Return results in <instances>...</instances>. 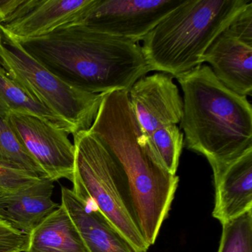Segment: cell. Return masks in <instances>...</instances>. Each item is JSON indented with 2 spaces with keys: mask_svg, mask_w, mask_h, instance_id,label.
Listing matches in <instances>:
<instances>
[{
  "mask_svg": "<svg viewBox=\"0 0 252 252\" xmlns=\"http://www.w3.org/2000/svg\"><path fill=\"white\" fill-rule=\"evenodd\" d=\"M61 205L68 214L88 252H135L125 237L91 200L62 187Z\"/></svg>",
  "mask_w": 252,
  "mask_h": 252,
  "instance_id": "4fadbf2b",
  "label": "cell"
},
{
  "mask_svg": "<svg viewBox=\"0 0 252 252\" xmlns=\"http://www.w3.org/2000/svg\"><path fill=\"white\" fill-rule=\"evenodd\" d=\"M0 166L45 177L20 142L8 120L2 117H0Z\"/></svg>",
  "mask_w": 252,
  "mask_h": 252,
  "instance_id": "ac0fdd59",
  "label": "cell"
},
{
  "mask_svg": "<svg viewBox=\"0 0 252 252\" xmlns=\"http://www.w3.org/2000/svg\"><path fill=\"white\" fill-rule=\"evenodd\" d=\"M0 64L32 96L64 120L73 135L89 130L106 94L86 92L62 80L1 30Z\"/></svg>",
  "mask_w": 252,
  "mask_h": 252,
  "instance_id": "8992f818",
  "label": "cell"
},
{
  "mask_svg": "<svg viewBox=\"0 0 252 252\" xmlns=\"http://www.w3.org/2000/svg\"><path fill=\"white\" fill-rule=\"evenodd\" d=\"M202 63L210 64L217 79L243 96L252 95V36L237 33L228 25L214 40Z\"/></svg>",
  "mask_w": 252,
  "mask_h": 252,
  "instance_id": "30bf717a",
  "label": "cell"
},
{
  "mask_svg": "<svg viewBox=\"0 0 252 252\" xmlns=\"http://www.w3.org/2000/svg\"><path fill=\"white\" fill-rule=\"evenodd\" d=\"M173 76L158 73L144 76L128 91V98L143 139L156 129L180 124L184 114V101Z\"/></svg>",
  "mask_w": 252,
  "mask_h": 252,
  "instance_id": "9c48e42d",
  "label": "cell"
},
{
  "mask_svg": "<svg viewBox=\"0 0 252 252\" xmlns=\"http://www.w3.org/2000/svg\"><path fill=\"white\" fill-rule=\"evenodd\" d=\"M218 252H252V210L222 224Z\"/></svg>",
  "mask_w": 252,
  "mask_h": 252,
  "instance_id": "d6986e66",
  "label": "cell"
},
{
  "mask_svg": "<svg viewBox=\"0 0 252 252\" xmlns=\"http://www.w3.org/2000/svg\"><path fill=\"white\" fill-rule=\"evenodd\" d=\"M41 177L26 171L0 166V190L12 193L36 184Z\"/></svg>",
  "mask_w": 252,
  "mask_h": 252,
  "instance_id": "ffe728a7",
  "label": "cell"
},
{
  "mask_svg": "<svg viewBox=\"0 0 252 252\" xmlns=\"http://www.w3.org/2000/svg\"><path fill=\"white\" fill-rule=\"evenodd\" d=\"M25 252H88L64 208L60 206L30 234Z\"/></svg>",
  "mask_w": 252,
  "mask_h": 252,
  "instance_id": "9a60e30c",
  "label": "cell"
},
{
  "mask_svg": "<svg viewBox=\"0 0 252 252\" xmlns=\"http://www.w3.org/2000/svg\"><path fill=\"white\" fill-rule=\"evenodd\" d=\"M2 193H3V192H2V191H1V190H0V195H1V194H2Z\"/></svg>",
  "mask_w": 252,
  "mask_h": 252,
  "instance_id": "603a6c76",
  "label": "cell"
},
{
  "mask_svg": "<svg viewBox=\"0 0 252 252\" xmlns=\"http://www.w3.org/2000/svg\"><path fill=\"white\" fill-rule=\"evenodd\" d=\"M89 131L120 166L140 229L149 246H153L169 215L179 178L161 164L143 139L127 91L104 95Z\"/></svg>",
  "mask_w": 252,
  "mask_h": 252,
  "instance_id": "7a4b0ae2",
  "label": "cell"
},
{
  "mask_svg": "<svg viewBox=\"0 0 252 252\" xmlns=\"http://www.w3.org/2000/svg\"><path fill=\"white\" fill-rule=\"evenodd\" d=\"M184 97V146L204 156L212 170L252 148V107L224 86L208 65L175 76Z\"/></svg>",
  "mask_w": 252,
  "mask_h": 252,
  "instance_id": "3957f363",
  "label": "cell"
},
{
  "mask_svg": "<svg viewBox=\"0 0 252 252\" xmlns=\"http://www.w3.org/2000/svg\"><path fill=\"white\" fill-rule=\"evenodd\" d=\"M215 206L212 216L221 224L252 210V148L213 169Z\"/></svg>",
  "mask_w": 252,
  "mask_h": 252,
  "instance_id": "7c38bea8",
  "label": "cell"
},
{
  "mask_svg": "<svg viewBox=\"0 0 252 252\" xmlns=\"http://www.w3.org/2000/svg\"><path fill=\"white\" fill-rule=\"evenodd\" d=\"M158 160L172 175H176L184 146V135L178 125H168L156 129L146 139Z\"/></svg>",
  "mask_w": 252,
  "mask_h": 252,
  "instance_id": "e0dca14e",
  "label": "cell"
},
{
  "mask_svg": "<svg viewBox=\"0 0 252 252\" xmlns=\"http://www.w3.org/2000/svg\"><path fill=\"white\" fill-rule=\"evenodd\" d=\"M249 0H184L143 39L150 71L175 77L203 64L208 48Z\"/></svg>",
  "mask_w": 252,
  "mask_h": 252,
  "instance_id": "277c9868",
  "label": "cell"
},
{
  "mask_svg": "<svg viewBox=\"0 0 252 252\" xmlns=\"http://www.w3.org/2000/svg\"><path fill=\"white\" fill-rule=\"evenodd\" d=\"M11 114L35 116L73 134L64 120L32 96L0 64V117L7 119Z\"/></svg>",
  "mask_w": 252,
  "mask_h": 252,
  "instance_id": "2e32d148",
  "label": "cell"
},
{
  "mask_svg": "<svg viewBox=\"0 0 252 252\" xmlns=\"http://www.w3.org/2000/svg\"><path fill=\"white\" fill-rule=\"evenodd\" d=\"M31 3L32 0H0V25L18 18Z\"/></svg>",
  "mask_w": 252,
  "mask_h": 252,
  "instance_id": "7402d4cb",
  "label": "cell"
},
{
  "mask_svg": "<svg viewBox=\"0 0 252 252\" xmlns=\"http://www.w3.org/2000/svg\"><path fill=\"white\" fill-rule=\"evenodd\" d=\"M29 244V234L0 220V252H25Z\"/></svg>",
  "mask_w": 252,
  "mask_h": 252,
  "instance_id": "44dd1931",
  "label": "cell"
},
{
  "mask_svg": "<svg viewBox=\"0 0 252 252\" xmlns=\"http://www.w3.org/2000/svg\"><path fill=\"white\" fill-rule=\"evenodd\" d=\"M184 1L97 0L79 23L138 43Z\"/></svg>",
  "mask_w": 252,
  "mask_h": 252,
  "instance_id": "52a82bcc",
  "label": "cell"
},
{
  "mask_svg": "<svg viewBox=\"0 0 252 252\" xmlns=\"http://www.w3.org/2000/svg\"><path fill=\"white\" fill-rule=\"evenodd\" d=\"M20 44L57 77L92 94L129 91L150 71L139 44L82 23Z\"/></svg>",
  "mask_w": 252,
  "mask_h": 252,
  "instance_id": "6da1fadb",
  "label": "cell"
},
{
  "mask_svg": "<svg viewBox=\"0 0 252 252\" xmlns=\"http://www.w3.org/2000/svg\"><path fill=\"white\" fill-rule=\"evenodd\" d=\"M6 119L45 177L54 182L62 178L72 181L75 147L68 132L35 116L11 114Z\"/></svg>",
  "mask_w": 252,
  "mask_h": 252,
  "instance_id": "ba28073f",
  "label": "cell"
},
{
  "mask_svg": "<svg viewBox=\"0 0 252 252\" xmlns=\"http://www.w3.org/2000/svg\"><path fill=\"white\" fill-rule=\"evenodd\" d=\"M97 0H32L18 18L0 25V30L18 42L50 34L79 23Z\"/></svg>",
  "mask_w": 252,
  "mask_h": 252,
  "instance_id": "8fae6325",
  "label": "cell"
},
{
  "mask_svg": "<svg viewBox=\"0 0 252 252\" xmlns=\"http://www.w3.org/2000/svg\"><path fill=\"white\" fill-rule=\"evenodd\" d=\"M73 136V192L93 202L135 252H147L150 246L140 229L127 184L119 163L89 130L77 132Z\"/></svg>",
  "mask_w": 252,
  "mask_h": 252,
  "instance_id": "5b68a950",
  "label": "cell"
},
{
  "mask_svg": "<svg viewBox=\"0 0 252 252\" xmlns=\"http://www.w3.org/2000/svg\"><path fill=\"white\" fill-rule=\"evenodd\" d=\"M54 181L47 177L28 188L0 195V220L30 234L60 206L52 200Z\"/></svg>",
  "mask_w": 252,
  "mask_h": 252,
  "instance_id": "5bb4252c",
  "label": "cell"
}]
</instances>
